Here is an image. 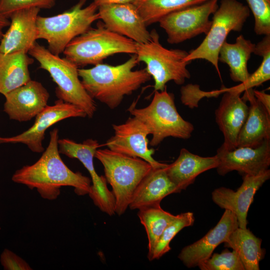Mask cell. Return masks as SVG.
I'll return each instance as SVG.
<instances>
[{
    "label": "cell",
    "instance_id": "277c9868",
    "mask_svg": "<svg viewBox=\"0 0 270 270\" xmlns=\"http://www.w3.org/2000/svg\"><path fill=\"white\" fill-rule=\"evenodd\" d=\"M46 70L56 84V96L59 100L81 108L92 118L97 106L94 100L84 89L80 79L78 67L66 58H61L36 42L28 52Z\"/></svg>",
    "mask_w": 270,
    "mask_h": 270
},
{
    "label": "cell",
    "instance_id": "ba28073f",
    "mask_svg": "<svg viewBox=\"0 0 270 270\" xmlns=\"http://www.w3.org/2000/svg\"><path fill=\"white\" fill-rule=\"evenodd\" d=\"M150 39L146 42H136L138 62H144L146 72L154 80V90L162 91L170 81L176 84H184L190 74L186 68L190 62L184 61L188 52L180 49H168L162 45L156 30L150 32Z\"/></svg>",
    "mask_w": 270,
    "mask_h": 270
},
{
    "label": "cell",
    "instance_id": "ac0fdd59",
    "mask_svg": "<svg viewBox=\"0 0 270 270\" xmlns=\"http://www.w3.org/2000/svg\"><path fill=\"white\" fill-rule=\"evenodd\" d=\"M238 227L235 214L225 210L216 225L202 238L184 247L178 256V258L188 268L198 266L200 262L208 258L214 249L224 243Z\"/></svg>",
    "mask_w": 270,
    "mask_h": 270
},
{
    "label": "cell",
    "instance_id": "4dcf8cb0",
    "mask_svg": "<svg viewBox=\"0 0 270 270\" xmlns=\"http://www.w3.org/2000/svg\"><path fill=\"white\" fill-rule=\"evenodd\" d=\"M201 270H245L238 253L234 250L215 253L198 266Z\"/></svg>",
    "mask_w": 270,
    "mask_h": 270
},
{
    "label": "cell",
    "instance_id": "7a4b0ae2",
    "mask_svg": "<svg viewBox=\"0 0 270 270\" xmlns=\"http://www.w3.org/2000/svg\"><path fill=\"white\" fill-rule=\"evenodd\" d=\"M138 62L136 55L132 54L120 64L100 63L90 68H78V76L84 89L93 99L114 109L125 96L132 94L150 80L145 68L134 70Z\"/></svg>",
    "mask_w": 270,
    "mask_h": 270
},
{
    "label": "cell",
    "instance_id": "d590c367",
    "mask_svg": "<svg viewBox=\"0 0 270 270\" xmlns=\"http://www.w3.org/2000/svg\"><path fill=\"white\" fill-rule=\"evenodd\" d=\"M254 94L256 100L270 113V95L264 90H254Z\"/></svg>",
    "mask_w": 270,
    "mask_h": 270
},
{
    "label": "cell",
    "instance_id": "ffe728a7",
    "mask_svg": "<svg viewBox=\"0 0 270 270\" xmlns=\"http://www.w3.org/2000/svg\"><path fill=\"white\" fill-rule=\"evenodd\" d=\"M40 10L37 8H24L10 16L9 28L0 40V53L19 51L28 53L38 40L36 20Z\"/></svg>",
    "mask_w": 270,
    "mask_h": 270
},
{
    "label": "cell",
    "instance_id": "4316f807",
    "mask_svg": "<svg viewBox=\"0 0 270 270\" xmlns=\"http://www.w3.org/2000/svg\"><path fill=\"white\" fill-rule=\"evenodd\" d=\"M148 239V258L150 260L154 248L166 227L176 216L162 208L160 204L138 210V214Z\"/></svg>",
    "mask_w": 270,
    "mask_h": 270
},
{
    "label": "cell",
    "instance_id": "4fadbf2b",
    "mask_svg": "<svg viewBox=\"0 0 270 270\" xmlns=\"http://www.w3.org/2000/svg\"><path fill=\"white\" fill-rule=\"evenodd\" d=\"M114 135L105 144L108 148L130 156L140 158L153 168L166 166L154 159L153 148H149L148 136L150 132L140 120L134 116L129 118L123 124H112Z\"/></svg>",
    "mask_w": 270,
    "mask_h": 270
},
{
    "label": "cell",
    "instance_id": "8d00e7d4",
    "mask_svg": "<svg viewBox=\"0 0 270 270\" xmlns=\"http://www.w3.org/2000/svg\"><path fill=\"white\" fill-rule=\"evenodd\" d=\"M134 0H93V2L98 7L103 5L133 3Z\"/></svg>",
    "mask_w": 270,
    "mask_h": 270
},
{
    "label": "cell",
    "instance_id": "f546056e",
    "mask_svg": "<svg viewBox=\"0 0 270 270\" xmlns=\"http://www.w3.org/2000/svg\"><path fill=\"white\" fill-rule=\"evenodd\" d=\"M194 217L192 212H188L176 215L164 229L154 248L150 260H158L170 250L171 240L182 228L192 226Z\"/></svg>",
    "mask_w": 270,
    "mask_h": 270
},
{
    "label": "cell",
    "instance_id": "e0dca14e",
    "mask_svg": "<svg viewBox=\"0 0 270 270\" xmlns=\"http://www.w3.org/2000/svg\"><path fill=\"white\" fill-rule=\"evenodd\" d=\"M4 96V111L10 120L22 122L42 110L48 106L50 94L40 82L30 80Z\"/></svg>",
    "mask_w": 270,
    "mask_h": 270
},
{
    "label": "cell",
    "instance_id": "836d02e7",
    "mask_svg": "<svg viewBox=\"0 0 270 270\" xmlns=\"http://www.w3.org/2000/svg\"><path fill=\"white\" fill-rule=\"evenodd\" d=\"M180 100L184 105L190 108H198V102L203 98L218 97L220 94V90L205 92L200 90L197 84H188L180 90Z\"/></svg>",
    "mask_w": 270,
    "mask_h": 270
},
{
    "label": "cell",
    "instance_id": "3957f363",
    "mask_svg": "<svg viewBox=\"0 0 270 270\" xmlns=\"http://www.w3.org/2000/svg\"><path fill=\"white\" fill-rule=\"evenodd\" d=\"M94 157L102 164L105 178L112 188L115 213L124 214L132 196L152 166L144 160L130 156L108 148L98 149Z\"/></svg>",
    "mask_w": 270,
    "mask_h": 270
},
{
    "label": "cell",
    "instance_id": "8fae6325",
    "mask_svg": "<svg viewBox=\"0 0 270 270\" xmlns=\"http://www.w3.org/2000/svg\"><path fill=\"white\" fill-rule=\"evenodd\" d=\"M58 150L70 158L78 160L88 172L92 184L88 193L94 204L104 212L110 216L115 214L114 195L107 187L104 176L96 173L94 158L96 150L100 146L97 140L86 139L82 143H78L68 138L59 139Z\"/></svg>",
    "mask_w": 270,
    "mask_h": 270
},
{
    "label": "cell",
    "instance_id": "f35d334b",
    "mask_svg": "<svg viewBox=\"0 0 270 270\" xmlns=\"http://www.w3.org/2000/svg\"><path fill=\"white\" fill-rule=\"evenodd\" d=\"M0 2H1V0H0Z\"/></svg>",
    "mask_w": 270,
    "mask_h": 270
},
{
    "label": "cell",
    "instance_id": "cb8c5ba5",
    "mask_svg": "<svg viewBox=\"0 0 270 270\" xmlns=\"http://www.w3.org/2000/svg\"><path fill=\"white\" fill-rule=\"evenodd\" d=\"M33 62L24 51L0 53V94L4 96L30 81L28 66Z\"/></svg>",
    "mask_w": 270,
    "mask_h": 270
},
{
    "label": "cell",
    "instance_id": "5bb4252c",
    "mask_svg": "<svg viewBox=\"0 0 270 270\" xmlns=\"http://www.w3.org/2000/svg\"><path fill=\"white\" fill-rule=\"evenodd\" d=\"M216 155L218 160L216 168L220 176L234 170L244 175H256L270 166V140L255 147H236L230 150L220 147Z\"/></svg>",
    "mask_w": 270,
    "mask_h": 270
},
{
    "label": "cell",
    "instance_id": "f1b7e54d",
    "mask_svg": "<svg viewBox=\"0 0 270 270\" xmlns=\"http://www.w3.org/2000/svg\"><path fill=\"white\" fill-rule=\"evenodd\" d=\"M262 58L258 68L250 74L247 80L239 84L226 88L224 86L220 88L222 94L226 91H231L242 94L245 90L259 86L270 79V35L264 36L262 40L256 44L254 52Z\"/></svg>",
    "mask_w": 270,
    "mask_h": 270
},
{
    "label": "cell",
    "instance_id": "5b68a950",
    "mask_svg": "<svg viewBox=\"0 0 270 270\" xmlns=\"http://www.w3.org/2000/svg\"><path fill=\"white\" fill-rule=\"evenodd\" d=\"M87 0L79 1L70 9L52 16H38L36 20L38 40L44 39L48 50L59 56L75 38L91 28L100 19L98 6L93 2L86 6Z\"/></svg>",
    "mask_w": 270,
    "mask_h": 270
},
{
    "label": "cell",
    "instance_id": "6da1fadb",
    "mask_svg": "<svg viewBox=\"0 0 270 270\" xmlns=\"http://www.w3.org/2000/svg\"><path fill=\"white\" fill-rule=\"evenodd\" d=\"M50 141L40 158L34 164L26 165L15 172L12 180L30 189L36 188L42 198L54 200L59 196L62 186L74 188L79 196L88 194L92 180L80 172H74L64 163L60 155L58 130L50 132Z\"/></svg>",
    "mask_w": 270,
    "mask_h": 270
},
{
    "label": "cell",
    "instance_id": "52a82bcc",
    "mask_svg": "<svg viewBox=\"0 0 270 270\" xmlns=\"http://www.w3.org/2000/svg\"><path fill=\"white\" fill-rule=\"evenodd\" d=\"M128 111L148 128L152 138L150 145H158L166 138L188 140L194 130L193 124L184 120L176 109L172 94L166 90H154L150 103L143 108L132 106Z\"/></svg>",
    "mask_w": 270,
    "mask_h": 270
},
{
    "label": "cell",
    "instance_id": "7c38bea8",
    "mask_svg": "<svg viewBox=\"0 0 270 270\" xmlns=\"http://www.w3.org/2000/svg\"><path fill=\"white\" fill-rule=\"evenodd\" d=\"M86 116L80 108L58 99L54 105H48L37 114L34 124L28 130L13 136H0V144H22L32 152L40 153L44 151L42 142L49 128L68 118Z\"/></svg>",
    "mask_w": 270,
    "mask_h": 270
},
{
    "label": "cell",
    "instance_id": "603a6c76",
    "mask_svg": "<svg viewBox=\"0 0 270 270\" xmlns=\"http://www.w3.org/2000/svg\"><path fill=\"white\" fill-rule=\"evenodd\" d=\"M218 164L216 154L203 157L182 148L176 160L165 168L170 179L182 191L192 184L200 174L216 168Z\"/></svg>",
    "mask_w": 270,
    "mask_h": 270
},
{
    "label": "cell",
    "instance_id": "1f68e13d",
    "mask_svg": "<svg viewBox=\"0 0 270 270\" xmlns=\"http://www.w3.org/2000/svg\"><path fill=\"white\" fill-rule=\"evenodd\" d=\"M254 16L257 35H270V0H246Z\"/></svg>",
    "mask_w": 270,
    "mask_h": 270
},
{
    "label": "cell",
    "instance_id": "9c48e42d",
    "mask_svg": "<svg viewBox=\"0 0 270 270\" xmlns=\"http://www.w3.org/2000/svg\"><path fill=\"white\" fill-rule=\"evenodd\" d=\"M250 14L248 7L241 2L221 0L213 14L212 24L205 38L196 48L188 52L184 61L204 60L214 67L221 79L218 64L220 48L230 32L241 31Z\"/></svg>",
    "mask_w": 270,
    "mask_h": 270
},
{
    "label": "cell",
    "instance_id": "d6986e66",
    "mask_svg": "<svg viewBox=\"0 0 270 270\" xmlns=\"http://www.w3.org/2000/svg\"><path fill=\"white\" fill-rule=\"evenodd\" d=\"M240 94L226 91L215 111V119L224 136V142L220 148L232 150L236 148L239 132L248 112L249 106Z\"/></svg>",
    "mask_w": 270,
    "mask_h": 270
},
{
    "label": "cell",
    "instance_id": "9a60e30c",
    "mask_svg": "<svg viewBox=\"0 0 270 270\" xmlns=\"http://www.w3.org/2000/svg\"><path fill=\"white\" fill-rule=\"evenodd\" d=\"M270 178L269 169L254 176L244 174L241 186L236 191L225 187L218 188L212 193V200L220 208L234 212L238 227L246 228L248 212L254 196Z\"/></svg>",
    "mask_w": 270,
    "mask_h": 270
},
{
    "label": "cell",
    "instance_id": "d6a6232c",
    "mask_svg": "<svg viewBox=\"0 0 270 270\" xmlns=\"http://www.w3.org/2000/svg\"><path fill=\"white\" fill-rule=\"evenodd\" d=\"M56 0H1L0 14L9 18L14 12L28 8L50 9L54 7Z\"/></svg>",
    "mask_w": 270,
    "mask_h": 270
},
{
    "label": "cell",
    "instance_id": "e575fe53",
    "mask_svg": "<svg viewBox=\"0 0 270 270\" xmlns=\"http://www.w3.org/2000/svg\"><path fill=\"white\" fill-rule=\"evenodd\" d=\"M0 262L5 270H32L28 264L10 250L5 248L0 256Z\"/></svg>",
    "mask_w": 270,
    "mask_h": 270
},
{
    "label": "cell",
    "instance_id": "74e56055",
    "mask_svg": "<svg viewBox=\"0 0 270 270\" xmlns=\"http://www.w3.org/2000/svg\"><path fill=\"white\" fill-rule=\"evenodd\" d=\"M10 24V21L9 18L0 14V40L4 34V29L8 26Z\"/></svg>",
    "mask_w": 270,
    "mask_h": 270
},
{
    "label": "cell",
    "instance_id": "44dd1931",
    "mask_svg": "<svg viewBox=\"0 0 270 270\" xmlns=\"http://www.w3.org/2000/svg\"><path fill=\"white\" fill-rule=\"evenodd\" d=\"M166 166L152 168L142 178L132 196L128 206L130 209L140 210L160 205L162 200L168 195L180 192L168 176L165 168Z\"/></svg>",
    "mask_w": 270,
    "mask_h": 270
},
{
    "label": "cell",
    "instance_id": "2e32d148",
    "mask_svg": "<svg viewBox=\"0 0 270 270\" xmlns=\"http://www.w3.org/2000/svg\"><path fill=\"white\" fill-rule=\"evenodd\" d=\"M98 12L100 19L110 30L137 43L150 39V32L133 3L101 6Z\"/></svg>",
    "mask_w": 270,
    "mask_h": 270
},
{
    "label": "cell",
    "instance_id": "30bf717a",
    "mask_svg": "<svg viewBox=\"0 0 270 270\" xmlns=\"http://www.w3.org/2000/svg\"><path fill=\"white\" fill-rule=\"evenodd\" d=\"M218 0H208L171 12L158 22L170 44H178L200 34H206L211 24L210 16L218 8Z\"/></svg>",
    "mask_w": 270,
    "mask_h": 270
},
{
    "label": "cell",
    "instance_id": "484cf974",
    "mask_svg": "<svg viewBox=\"0 0 270 270\" xmlns=\"http://www.w3.org/2000/svg\"><path fill=\"white\" fill-rule=\"evenodd\" d=\"M262 242L248 228L238 227L230 234L224 244L226 248H232L238 253L245 270H259L260 262L264 256Z\"/></svg>",
    "mask_w": 270,
    "mask_h": 270
},
{
    "label": "cell",
    "instance_id": "7402d4cb",
    "mask_svg": "<svg viewBox=\"0 0 270 270\" xmlns=\"http://www.w3.org/2000/svg\"><path fill=\"white\" fill-rule=\"evenodd\" d=\"M244 92L242 98L249 102L250 106L238 137L236 147H255L270 140V113L255 98L253 88Z\"/></svg>",
    "mask_w": 270,
    "mask_h": 270
},
{
    "label": "cell",
    "instance_id": "8992f818",
    "mask_svg": "<svg viewBox=\"0 0 270 270\" xmlns=\"http://www.w3.org/2000/svg\"><path fill=\"white\" fill-rule=\"evenodd\" d=\"M136 42L108 29L100 22L95 28L73 39L66 46L64 58L78 67L96 65L114 54H136Z\"/></svg>",
    "mask_w": 270,
    "mask_h": 270
},
{
    "label": "cell",
    "instance_id": "83f0119b",
    "mask_svg": "<svg viewBox=\"0 0 270 270\" xmlns=\"http://www.w3.org/2000/svg\"><path fill=\"white\" fill-rule=\"evenodd\" d=\"M208 0H134V4L146 26L158 22L166 15Z\"/></svg>",
    "mask_w": 270,
    "mask_h": 270
},
{
    "label": "cell",
    "instance_id": "d4e9b609",
    "mask_svg": "<svg viewBox=\"0 0 270 270\" xmlns=\"http://www.w3.org/2000/svg\"><path fill=\"white\" fill-rule=\"evenodd\" d=\"M256 44L250 40L240 35L233 44L226 41L218 53V61L226 64L230 68V76L235 82H246L250 74L248 70V62Z\"/></svg>",
    "mask_w": 270,
    "mask_h": 270
}]
</instances>
